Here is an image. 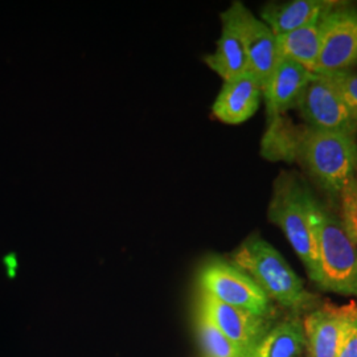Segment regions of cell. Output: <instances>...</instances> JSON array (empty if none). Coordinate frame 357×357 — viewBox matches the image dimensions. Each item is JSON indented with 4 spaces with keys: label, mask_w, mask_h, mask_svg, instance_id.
<instances>
[{
    "label": "cell",
    "mask_w": 357,
    "mask_h": 357,
    "mask_svg": "<svg viewBox=\"0 0 357 357\" xmlns=\"http://www.w3.org/2000/svg\"><path fill=\"white\" fill-rule=\"evenodd\" d=\"M312 72L290 60L280 59L262 89L268 118L281 116L296 107L303 90L310 82Z\"/></svg>",
    "instance_id": "8fae6325"
},
{
    "label": "cell",
    "mask_w": 357,
    "mask_h": 357,
    "mask_svg": "<svg viewBox=\"0 0 357 357\" xmlns=\"http://www.w3.org/2000/svg\"><path fill=\"white\" fill-rule=\"evenodd\" d=\"M337 357H357V305H345V320Z\"/></svg>",
    "instance_id": "d6986e66"
},
{
    "label": "cell",
    "mask_w": 357,
    "mask_h": 357,
    "mask_svg": "<svg viewBox=\"0 0 357 357\" xmlns=\"http://www.w3.org/2000/svg\"><path fill=\"white\" fill-rule=\"evenodd\" d=\"M221 33L216 50L204 57V63L224 81L249 73L243 38L229 7L221 13Z\"/></svg>",
    "instance_id": "5bb4252c"
},
{
    "label": "cell",
    "mask_w": 357,
    "mask_h": 357,
    "mask_svg": "<svg viewBox=\"0 0 357 357\" xmlns=\"http://www.w3.org/2000/svg\"><path fill=\"white\" fill-rule=\"evenodd\" d=\"M197 306L216 324L217 328L243 352L245 357L268 330V320L265 317H258L243 308L227 305L202 290Z\"/></svg>",
    "instance_id": "9c48e42d"
},
{
    "label": "cell",
    "mask_w": 357,
    "mask_h": 357,
    "mask_svg": "<svg viewBox=\"0 0 357 357\" xmlns=\"http://www.w3.org/2000/svg\"><path fill=\"white\" fill-rule=\"evenodd\" d=\"M200 290L230 306L268 317L271 301L243 270L222 259L206 262L199 274Z\"/></svg>",
    "instance_id": "5b68a950"
},
{
    "label": "cell",
    "mask_w": 357,
    "mask_h": 357,
    "mask_svg": "<svg viewBox=\"0 0 357 357\" xmlns=\"http://www.w3.org/2000/svg\"><path fill=\"white\" fill-rule=\"evenodd\" d=\"M310 220L317 237L321 289L357 296V246L335 215L312 196Z\"/></svg>",
    "instance_id": "7a4b0ae2"
},
{
    "label": "cell",
    "mask_w": 357,
    "mask_h": 357,
    "mask_svg": "<svg viewBox=\"0 0 357 357\" xmlns=\"http://www.w3.org/2000/svg\"><path fill=\"white\" fill-rule=\"evenodd\" d=\"M296 109L308 128L356 138L357 114L324 75L314 73L296 103Z\"/></svg>",
    "instance_id": "8992f818"
},
{
    "label": "cell",
    "mask_w": 357,
    "mask_h": 357,
    "mask_svg": "<svg viewBox=\"0 0 357 357\" xmlns=\"http://www.w3.org/2000/svg\"><path fill=\"white\" fill-rule=\"evenodd\" d=\"M262 86L252 73L224 81L212 106L215 118L225 125H241L257 113Z\"/></svg>",
    "instance_id": "30bf717a"
},
{
    "label": "cell",
    "mask_w": 357,
    "mask_h": 357,
    "mask_svg": "<svg viewBox=\"0 0 357 357\" xmlns=\"http://www.w3.org/2000/svg\"><path fill=\"white\" fill-rule=\"evenodd\" d=\"M324 17L326 15L308 26L277 36L280 59L302 65L307 70L314 73L319 57Z\"/></svg>",
    "instance_id": "9a60e30c"
},
{
    "label": "cell",
    "mask_w": 357,
    "mask_h": 357,
    "mask_svg": "<svg viewBox=\"0 0 357 357\" xmlns=\"http://www.w3.org/2000/svg\"><path fill=\"white\" fill-rule=\"evenodd\" d=\"M357 65V10L340 3L323 20L321 45L314 73L332 75Z\"/></svg>",
    "instance_id": "52a82bcc"
},
{
    "label": "cell",
    "mask_w": 357,
    "mask_h": 357,
    "mask_svg": "<svg viewBox=\"0 0 357 357\" xmlns=\"http://www.w3.org/2000/svg\"><path fill=\"white\" fill-rule=\"evenodd\" d=\"M312 193L289 172H281L274 181L268 204V220L284 233L294 252L314 282L319 281L317 237L310 220Z\"/></svg>",
    "instance_id": "3957f363"
},
{
    "label": "cell",
    "mask_w": 357,
    "mask_h": 357,
    "mask_svg": "<svg viewBox=\"0 0 357 357\" xmlns=\"http://www.w3.org/2000/svg\"><path fill=\"white\" fill-rule=\"evenodd\" d=\"M303 347V323L298 319L284 320L268 328L246 357H299Z\"/></svg>",
    "instance_id": "2e32d148"
},
{
    "label": "cell",
    "mask_w": 357,
    "mask_h": 357,
    "mask_svg": "<svg viewBox=\"0 0 357 357\" xmlns=\"http://www.w3.org/2000/svg\"><path fill=\"white\" fill-rule=\"evenodd\" d=\"M229 10L243 38L249 73L257 78L264 89L268 77L280 60L277 36L268 24H265L261 17H257L243 1H233Z\"/></svg>",
    "instance_id": "ba28073f"
},
{
    "label": "cell",
    "mask_w": 357,
    "mask_h": 357,
    "mask_svg": "<svg viewBox=\"0 0 357 357\" xmlns=\"http://www.w3.org/2000/svg\"><path fill=\"white\" fill-rule=\"evenodd\" d=\"M328 77L333 86L339 91L344 102L351 107V110L357 114V75L345 70L332 75H324Z\"/></svg>",
    "instance_id": "ffe728a7"
},
{
    "label": "cell",
    "mask_w": 357,
    "mask_h": 357,
    "mask_svg": "<svg viewBox=\"0 0 357 357\" xmlns=\"http://www.w3.org/2000/svg\"><path fill=\"white\" fill-rule=\"evenodd\" d=\"M340 3L335 0L271 1L261 10V20L268 24L275 36H281L314 23Z\"/></svg>",
    "instance_id": "7c38bea8"
},
{
    "label": "cell",
    "mask_w": 357,
    "mask_h": 357,
    "mask_svg": "<svg viewBox=\"0 0 357 357\" xmlns=\"http://www.w3.org/2000/svg\"><path fill=\"white\" fill-rule=\"evenodd\" d=\"M230 264L243 270L268 299L287 308L306 306L310 294L303 281L290 268L283 255L258 236L246 238L231 255Z\"/></svg>",
    "instance_id": "277c9868"
},
{
    "label": "cell",
    "mask_w": 357,
    "mask_h": 357,
    "mask_svg": "<svg viewBox=\"0 0 357 357\" xmlns=\"http://www.w3.org/2000/svg\"><path fill=\"white\" fill-rule=\"evenodd\" d=\"M342 224L357 246V178H354L342 193Z\"/></svg>",
    "instance_id": "ac0fdd59"
},
{
    "label": "cell",
    "mask_w": 357,
    "mask_h": 357,
    "mask_svg": "<svg viewBox=\"0 0 357 357\" xmlns=\"http://www.w3.org/2000/svg\"><path fill=\"white\" fill-rule=\"evenodd\" d=\"M261 155L274 162H298L333 195H340L356 178L357 143L354 137L293 126L282 115L268 118Z\"/></svg>",
    "instance_id": "6da1fadb"
},
{
    "label": "cell",
    "mask_w": 357,
    "mask_h": 357,
    "mask_svg": "<svg viewBox=\"0 0 357 357\" xmlns=\"http://www.w3.org/2000/svg\"><path fill=\"white\" fill-rule=\"evenodd\" d=\"M196 328L202 347L208 357H245L243 352L217 328L204 311L197 306Z\"/></svg>",
    "instance_id": "e0dca14e"
},
{
    "label": "cell",
    "mask_w": 357,
    "mask_h": 357,
    "mask_svg": "<svg viewBox=\"0 0 357 357\" xmlns=\"http://www.w3.org/2000/svg\"><path fill=\"white\" fill-rule=\"evenodd\" d=\"M345 320V306L326 303L303 321L305 345L310 357H337Z\"/></svg>",
    "instance_id": "4fadbf2b"
}]
</instances>
